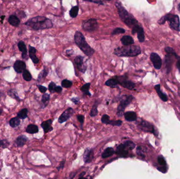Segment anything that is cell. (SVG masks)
Segmentation results:
<instances>
[{
    "mask_svg": "<svg viewBox=\"0 0 180 179\" xmlns=\"http://www.w3.org/2000/svg\"><path fill=\"white\" fill-rule=\"evenodd\" d=\"M24 24L36 31L51 28L53 26V24L51 20L42 16H38L30 18Z\"/></svg>",
    "mask_w": 180,
    "mask_h": 179,
    "instance_id": "cell-1",
    "label": "cell"
},
{
    "mask_svg": "<svg viewBox=\"0 0 180 179\" xmlns=\"http://www.w3.org/2000/svg\"><path fill=\"white\" fill-rule=\"evenodd\" d=\"M115 5L117 8L120 18L127 26L132 29L136 26L140 25L136 18H134L132 14L129 13L126 10L125 8L122 5V3L117 1L115 3Z\"/></svg>",
    "mask_w": 180,
    "mask_h": 179,
    "instance_id": "cell-2",
    "label": "cell"
},
{
    "mask_svg": "<svg viewBox=\"0 0 180 179\" xmlns=\"http://www.w3.org/2000/svg\"><path fill=\"white\" fill-rule=\"evenodd\" d=\"M141 53V49L139 46L129 45L118 47L114 50V54L119 57H135Z\"/></svg>",
    "mask_w": 180,
    "mask_h": 179,
    "instance_id": "cell-3",
    "label": "cell"
},
{
    "mask_svg": "<svg viewBox=\"0 0 180 179\" xmlns=\"http://www.w3.org/2000/svg\"><path fill=\"white\" fill-rule=\"evenodd\" d=\"M75 43L79 49L88 57H91L94 53V49H93L85 41V37L82 33L77 31L74 35Z\"/></svg>",
    "mask_w": 180,
    "mask_h": 179,
    "instance_id": "cell-4",
    "label": "cell"
},
{
    "mask_svg": "<svg viewBox=\"0 0 180 179\" xmlns=\"http://www.w3.org/2000/svg\"><path fill=\"white\" fill-rule=\"evenodd\" d=\"M135 147V144L131 141H126L119 144L116 150V154L122 158L129 156V151L132 150Z\"/></svg>",
    "mask_w": 180,
    "mask_h": 179,
    "instance_id": "cell-5",
    "label": "cell"
},
{
    "mask_svg": "<svg viewBox=\"0 0 180 179\" xmlns=\"http://www.w3.org/2000/svg\"><path fill=\"white\" fill-rule=\"evenodd\" d=\"M166 20L169 21L171 28L175 31L180 32V22L179 16L172 14H167L166 16L162 17V18L159 20L158 23L162 24L164 23Z\"/></svg>",
    "mask_w": 180,
    "mask_h": 179,
    "instance_id": "cell-6",
    "label": "cell"
},
{
    "mask_svg": "<svg viewBox=\"0 0 180 179\" xmlns=\"http://www.w3.org/2000/svg\"><path fill=\"white\" fill-rule=\"evenodd\" d=\"M134 97L132 95H124L121 97L120 105L117 108V116L118 117H122L124 115V112L126 107L131 103Z\"/></svg>",
    "mask_w": 180,
    "mask_h": 179,
    "instance_id": "cell-7",
    "label": "cell"
},
{
    "mask_svg": "<svg viewBox=\"0 0 180 179\" xmlns=\"http://www.w3.org/2000/svg\"><path fill=\"white\" fill-rule=\"evenodd\" d=\"M82 28L88 32H93L98 28V23L95 18H90L83 21Z\"/></svg>",
    "mask_w": 180,
    "mask_h": 179,
    "instance_id": "cell-8",
    "label": "cell"
},
{
    "mask_svg": "<svg viewBox=\"0 0 180 179\" xmlns=\"http://www.w3.org/2000/svg\"><path fill=\"white\" fill-rule=\"evenodd\" d=\"M137 127L142 131L145 132L153 133L155 136H157L158 133L156 132L152 124L144 120H140L137 123Z\"/></svg>",
    "mask_w": 180,
    "mask_h": 179,
    "instance_id": "cell-9",
    "label": "cell"
},
{
    "mask_svg": "<svg viewBox=\"0 0 180 179\" xmlns=\"http://www.w3.org/2000/svg\"><path fill=\"white\" fill-rule=\"evenodd\" d=\"M84 57L82 56H77L74 59V63L77 69L83 73H84L86 70V65L84 63Z\"/></svg>",
    "mask_w": 180,
    "mask_h": 179,
    "instance_id": "cell-10",
    "label": "cell"
},
{
    "mask_svg": "<svg viewBox=\"0 0 180 179\" xmlns=\"http://www.w3.org/2000/svg\"><path fill=\"white\" fill-rule=\"evenodd\" d=\"M137 34V39L140 43H143L145 40V35H144V30L141 25L137 26L132 29V34L134 35Z\"/></svg>",
    "mask_w": 180,
    "mask_h": 179,
    "instance_id": "cell-11",
    "label": "cell"
},
{
    "mask_svg": "<svg viewBox=\"0 0 180 179\" xmlns=\"http://www.w3.org/2000/svg\"><path fill=\"white\" fill-rule=\"evenodd\" d=\"M118 78L119 80V84L122 87L131 90H132L134 89L135 87V84L133 82L126 80L125 78H124V76L118 77Z\"/></svg>",
    "mask_w": 180,
    "mask_h": 179,
    "instance_id": "cell-12",
    "label": "cell"
},
{
    "mask_svg": "<svg viewBox=\"0 0 180 179\" xmlns=\"http://www.w3.org/2000/svg\"><path fill=\"white\" fill-rule=\"evenodd\" d=\"M74 113V110L72 108H68L67 109L65 110L63 113H62V115L60 116L58 121L60 123H64L67 121Z\"/></svg>",
    "mask_w": 180,
    "mask_h": 179,
    "instance_id": "cell-13",
    "label": "cell"
},
{
    "mask_svg": "<svg viewBox=\"0 0 180 179\" xmlns=\"http://www.w3.org/2000/svg\"><path fill=\"white\" fill-rule=\"evenodd\" d=\"M150 59L151 60L155 69H159L161 68L162 60L158 54L155 53H152L150 56Z\"/></svg>",
    "mask_w": 180,
    "mask_h": 179,
    "instance_id": "cell-14",
    "label": "cell"
},
{
    "mask_svg": "<svg viewBox=\"0 0 180 179\" xmlns=\"http://www.w3.org/2000/svg\"><path fill=\"white\" fill-rule=\"evenodd\" d=\"M157 162L159 165V167L157 168V169L159 171L162 173H166L167 171V164L164 158L162 156H159L157 158Z\"/></svg>",
    "mask_w": 180,
    "mask_h": 179,
    "instance_id": "cell-15",
    "label": "cell"
},
{
    "mask_svg": "<svg viewBox=\"0 0 180 179\" xmlns=\"http://www.w3.org/2000/svg\"><path fill=\"white\" fill-rule=\"evenodd\" d=\"M13 67L17 73L20 74L26 69V64L22 61L18 60L14 63Z\"/></svg>",
    "mask_w": 180,
    "mask_h": 179,
    "instance_id": "cell-16",
    "label": "cell"
},
{
    "mask_svg": "<svg viewBox=\"0 0 180 179\" xmlns=\"http://www.w3.org/2000/svg\"><path fill=\"white\" fill-rule=\"evenodd\" d=\"M93 158L94 153L92 149H90V148L86 149L83 156V160L84 162L86 163H90L92 162Z\"/></svg>",
    "mask_w": 180,
    "mask_h": 179,
    "instance_id": "cell-17",
    "label": "cell"
},
{
    "mask_svg": "<svg viewBox=\"0 0 180 179\" xmlns=\"http://www.w3.org/2000/svg\"><path fill=\"white\" fill-rule=\"evenodd\" d=\"M36 49L33 46H28V53L29 57L31 60L35 64H38L39 63V59L36 56Z\"/></svg>",
    "mask_w": 180,
    "mask_h": 179,
    "instance_id": "cell-18",
    "label": "cell"
},
{
    "mask_svg": "<svg viewBox=\"0 0 180 179\" xmlns=\"http://www.w3.org/2000/svg\"><path fill=\"white\" fill-rule=\"evenodd\" d=\"M52 123V120L51 119H49V120L44 121L42 123L41 125L42 128L43 129L44 133H47L53 130V128L51 126Z\"/></svg>",
    "mask_w": 180,
    "mask_h": 179,
    "instance_id": "cell-19",
    "label": "cell"
},
{
    "mask_svg": "<svg viewBox=\"0 0 180 179\" xmlns=\"http://www.w3.org/2000/svg\"><path fill=\"white\" fill-rule=\"evenodd\" d=\"M121 42L123 46L131 45L134 43V41L131 36L124 35L121 39Z\"/></svg>",
    "mask_w": 180,
    "mask_h": 179,
    "instance_id": "cell-20",
    "label": "cell"
},
{
    "mask_svg": "<svg viewBox=\"0 0 180 179\" xmlns=\"http://www.w3.org/2000/svg\"><path fill=\"white\" fill-rule=\"evenodd\" d=\"M18 46L19 51L22 52V58L23 59L26 58L28 51H27L26 44H24L23 41H20L18 44Z\"/></svg>",
    "mask_w": 180,
    "mask_h": 179,
    "instance_id": "cell-21",
    "label": "cell"
},
{
    "mask_svg": "<svg viewBox=\"0 0 180 179\" xmlns=\"http://www.w3.org/2000/svg\"><path fill=\"white\" fill-rule=\"evenodd\" d=\"M105 84L108 87H110L111 88H116V87H117L118 85L119 84V80H118V77L115 76V77H113L110 80H108L106 82Z\"/></svg>",
    "mask_w": 180,
    "mask_h": 179,
    "instance_id": "cell-22",
    "label": "cell"
},
{
    "mask_svg": "<svg viewBox=\"0 0 180 179\" xmlns=\"http://www.w3.org/2000/svg\"><path fill=\"white\" fill-rule=\"evenodd\" d=\"M8 22L11 25L14 27H18L20 24V20L18 16L14 15L10 16L8 19Z\"/></svg>",
    "mask_w": 180,
    "mask_h": 179,
    "instance_id": "cell-23",
    "label": "cell"
},
{
    "mask_svg": "<svg viewBox=\"0 0 180 179\" xmlns=\"http://www.w3.org/2000/svg\"><path fill=\"white\" fill-rule=\"evenodd\" d=\"M28 140V138L24 135H21L18 136L15 141V143L17 147H22L24 146L26 141Z\"/></svg>",
    "mask_w": 180,
    "mask_h": 179,
    "instance_id": "cell-24",
    "label": "cell"
},
{
    "mask_svg": "<svg viewBox=\"0 0 180 179\" xmlns=\"http://www.w3.org/2000/svg\"><path fill=\"white\" fill-rule=\"evenodd\" d=\"M124 118L126 121H134L137 119V115L134 111H128L124 113Z\"/></svg>",
    "mask_w": 180,
    "mask_h": 179,
    "instance_id": "cell-25",
    "label": "cell"
},
{
    "mask_svg": "<svg viewBox=\"0 0 180 179\" xmlns=\"http://www.w3.org/2000/svg\"><path fill=\"white\" fill-rule=\"evenodd\" d=\"M155 89L156 90L157 92V94L159 95V97L161 98V99L163 101H164V102L167 101V96L161 92V87H160V85L158 84L155 85Z\"/></svg>",
    "mask_w": 180,
    "mask_h": 179,
    "instance_id": "cell-26",
    "label": "cell"
},
{
    "mask_svg": "<svg viewBox=\"0 0 180 179\" xmlns=\"http://www.w3.org/2000/svg\"><path fill=\"white\" fill-rule=\"evenodd\" d=\"M26 132L30 134H35L39 132V128L35 125L30 124L28 125L27 128L26 129Z\"/></svg>",
    "mask_w": 180,
    "mask_h": 179,
    "instance_id": "cell-27",
    "label": "cell"
},
{
    "mask_svg": "<svg viewBox=\"0 0 180 179\" xmlns=\"http://www.w3.org/2000/svg\"><path fill=\"white\" fill-rule=\"evenodd\" d=\"M115 153V151L114 149L112 147H108L105 149L102 154V157L103 158H106L110 156H113V154Z\"/></svg>",
    "mask_w": 180,
    "mask_h": 179,
    "instance_id": "cell-28",
    "label": "cell"
},
{
    "mask_svg": "<svg viewBox=\"0 0 180 179\" xmlns=\"http://www.w3.org/2000/svg\"><path fill=\"white\" fill-rule=\"evenodd\" d=\"M20 123L21 121L20 120V118H18V117L12 118L9 121L10 125L12 128H16V127H18L20 125Z\"/></svg>",
    "mask_w": 180,
    "mask_h": 179,
    "instance_id": "cell-29",
    "label": "cell"
},
{
    "mask_svg": "<svg viewBox=\"0 0 180 179\" xmlns=\"http://www.w3.org/2000/svg\"><path fill=\"white\" fill-rule=\"evenodd\" d=\"M99 104V100H96L95 102H94V105L93 106L92 109L91 110V113H90V115L91 117H95V116L98 115V106Z\"/></svg>",
    "mask_w": 180,
    "mask_h": 179,
    "instance_id": "cell-30",
    "label": "cell"
},
{
    "mask_svg": "<svg viewBox=\"0 0 180 179\" xmlns=\"http://www.w3.org/2000/svg\"><path fill=\"white\" fill-rule=\"evenodd\" d=\"M28 109L24 108L18 113L17 117L21 119H25L28 117Z\"/></svg>",
    "mask_w": 180,
    "mask_h": 179,
    "instance_id": "cell-31",
    "label": "cell"
},
{
    "mask_svg": "<svg viewBox=\"0 0 180 179\" xmlns=\"http://www.w3.org/2000/svg\"><path fill=\"white\" fill-rule=\"evenodd\" d=\"M8 94L10 97L15 99L17 101H18V102L21 101V99L18 96V94L16 90H10L8 92Z\"/></svg>",
    "mask_w": 180,
    "mask_h": 179,
    "instance_id": "cell-32",
    "label": "cell"
},
{
    "mask_svg": "<svg viewBox=\"0 0 180 179\" xmlns=\"http://www.w3.org/2000/svg\"><path fill=\"white\" fill-rule=\"evenodd\" d=\"M79 10V8L77 5L72 7L69 11V16L72 18H75L78 15Z\"/></svg>",
    "mask_w": 180,
    "mask_h": 179,
    "instance_id": "cell-33",
    "label": "cell"
},
{
    "mask_svg": "<svg viewBox=\"0 0 180 179\" xmlns=\"http://www.w3.org/2000/svg\"><path fill=\"white\" fill-rule=\"evenodd\" d=\"M90 85L91 84L88 82L85 84L81 88V90L82 92L85 95H88L89 96H91V94L89 92V89H90Z\"/></svg>",
    "mask_w": 180,
    "mask_h": 179,
    "instance_id": "cell-34",
    "label": "cell"
},
{
    "mask_svg": "<svg viewBox=\"0 0 180 179\" xmlns=\"http://www.w3.org/2000/svg\"><path fill=\"white\" fill-rule=\"evenodd\" d=\"M50 95L46 93H44L42 97V102L44 105V107H45L47 106V105L49 104V100H50Z\"/></svg>",
    "mask_w": 180,
    "mask_h": 179,
    "instance_id": "cell-35",
    "label": "cell"
},
{
    "mask_svg": "<svg viewBox=\"0 0 180 179\" xmlns=\"http://www.w3.org/2000/svg\"><path fill=\"white\" fill-rule=\"evenodd\" d=\"M22 75H23L24 80L26 81L30 82L32 80V75H31V73L28 70L26 69L23 71Z\"/></svg>",
    "mask_w": 180,
    "mask_h": 179,
    "instance_id": "cell-36",
    "label": "cell"
},
{
    "mask_svg": "<svg viewBox=\"0 0 180 179\" xmlns=\"http://www.w3.org/2000/svg\"><path fill=\"white\" fill-rule=\"evenodd\" d=\"M48 72H49V70L46 68H44L43 70H42L41 72L39 74L38 79V80L41 81L42 79L45 78L48 74Z\"/></svg>",
    "mask_w": 180,
    "mask_h": 179,
    "instance_id": "cell-37",
    "label": "cell"
},
{
    "mask_svg": "<svg viewBox=\"0 0 180 179\" xmlns=\"http://www.w3.org/2000/svg\"><path fill=\"white\" fill-rule=\"evenodd\" d=\"M125 33V30L124 28L117 27L113 30V32L111 33V35H118L120 34H124Z\"/></svg>",
    "mask_w": 180,
    "mask_h": 179,
    "instance_id": "cell-38",
    "label": "cell"
},
{
    "mask_svg": "<svg viewBox=\"0 0 180 179\" xmlns=\"http://www.w3.org/2000/svg\"><path fill=\"white\" fill-rule=\"evenodd\" d=\"M61 85H62V87L68 88L72 86V82L69 80H63L61 82Z\"/></svg>",
    "mask_w": 180,
    "mask_h": 179,
    "instance_id": "cell-39",
    "label": "cell"
},
{
    "mask_svg": "<svg viewBox=\"0 0 180 179\" xmlns=\"http://www.w3.org/2000/svg\"><path fill=\"white\" fill-rule=\"evenodd\" d=\"M110 121V117L108 115H104L102 116L101 118V122L103 123L108 125V124H109Z\"/></svg>",
    "mask_w": 180,
    "mask_h": 179,
    "instance_id": "cell-40",
    "label": "cell"
},
{
    "mask_svg": "<svg viewBox=\"0 0 180 179\" xmlns=\"http://www.w3.org/2000/svg\"><path fill=\"white\" fill-rule=\"evenodd\" d=\"M10 144L9 142L6 140H0V147L3 149L8 148Z\"/></svg>",
    "mask_w": 180,
    "mask_h": 179,
    "instance_id": "cell-41",
    "label": "cell"
},
{
    "mask_svg": "<svg viewBox=\"0 0 180 179\" xmlns=\"http://www.w3.org/2000/svg\"><path fill=\"white\" fill-rule=\"evenodd\" d=\"M57 87L56 84L54 83V82H51L49 85V90L51 93H54L55 92V90Z\"/></svg>",
    "mask_w": 180,
    "mask_h": 179,
    "instance_id": "cell-42",
    "label": "cell"
},
{
    "mask_svg": "<svg viewBox=\"0 0 180 179\" xmlns=\"http://www.w3.org/2000/svg\"><path fill=\"white\" fill-rule=\"evenodd\" d=\"M122 123V121L120 120H110L109 125H113V126H120Z\"/></svg>",
    "mask_w": 180,
    "mask_h": 179,
    "instance_id": "cell-43",
    "label": "cell"
},
{
    "mask_svg": "<svg viewBox=\"0 0 180 179\" xmlns=\"http://www.w3.org/2000/svg\"><path fill=\"white\" fill-rule=\"evenodd\" d=\"M143 148L142 147H138L137 148V150H136V154L139 156L141 157V158H144L145 156H144L143 152Z\"/></svg>",
    "mask_w": 180,
    "mask_h": 179,
    "instance_id": "cell-44",
    "label": "cell"
},
{
    "mask_svg": "<svg viewBox=\"0 0 180 179\" xmlns=\"http://www.w3.org/2000/svg\"><path fill=\"white\" fill-rule=\"evenodd\" d=\"M84 1H86L89 2L94 3L95 4H98L99 5H103V3L101 0H83Z\"/></svg>",
    "mask_w": 180,
    "mask_h": 179,
    "instance_id": "cell-45",
    "label": "cell"
},
{
    "mask_svg": "<svg viewBox=\"0 0 180 179\" xmlns=\"http://www.w3.org/2000/svg\"><path fill=\"white\" fill-rule=\"evenodd\" d=\"M37 86L38 87V88H39V90L40 91V92H41V93H43V94L45 93L46 90H47L46 87H44L43 86L40 85H38Z\"/></svg>",
    "mask_w": 180,
    "mask_h": 179,
    "instance_id": "cell-46",
    "label": "cell"
},
{
    "mask_svg": "<svg viewBox=\"0 0 180 179\" xmlns=\"http://www.w3.org/2000/svg\"><path fill=\"white\" fill-rule=\"evenodd\" d=\"M77 120H79V121L81 123V125L82 127L83 124L84 123V116L83 115H77Z\"/></svg>",
    "mask_w": 180,
    "mask_h": 179,
    "instance_id": "cell-47",
    "label": "cell"
},
{
    "mask_svg": "<svg viewBox=\"0 0 180 179\" xmlns=\"http://www.w3.org/2000/svg\"><path fill=\"white\" fill-rule=\"evenodd\" d=\"M64 164L65 161H61L60 162V163L59 166L57 167V170L59 171L61 170H62V169H63L64 167Z\"/></svg>",
    "mask_w": 180,
    "mask_h": 179,
    "instance_id": "cell-48",
    "label": "cell"
},
{
    "mask_svg": "<svg viewBox=\"0 0 180 179\" xmlns=\"http://www.w3.org/2000/svg\"><path fill=\"white\" fill-rule=\"evenodd\" d=\"M175 57L177 58V60H178L177 63H176V66H177V68H178L180 73V57L178 56L176 54H175Z\"/></svg>",
    "mask_w": 180,
    "mask_h": 179,
    "instance_id": "cell-49",
    "label": "cell"
},
{
    "mask_svg": "<svg viewBox=\"0 0 180 179\" xmlns=\"http://www.w3.org/2000/svg\"><path fill=\"white\" fill-rule=\"evenodd\" d=\"M71 100H72V101L75 104H77L80 102V99H79V98L77 97L72 98Z\"/></svg>",
    "mask_w": 180,
    "mask_h": 179,
    "instance_id": "cell-50",
    "label": "cell"
},
{
    "mask_svg": "<svg viewBox=\"0 0 180 179\" xmlns=\"http://www.w3.org/2000/svg\"><path fill=\"white\" fill-rule=\"evenodd\" d=\"M62 87L58 86H57L56 88H55V92H57V93H61V92H62Z\"/></svg>",
    "mask_w": 180,
    "mask_h": 179,
    "instance_id": "cell-51",
    "label": "cell"
},
{
    "mask_svg": "<svg viewBox=\"0 0 180 179\" xmlns=\"http://www.w3.org/2000/svg\"><path fill=\"white\" fill-rule=\"evenodd\" d=\"M73 53H74V51H73L72 49H69L66 51V54H67L68 56H71Z\"/></svg>",
    "mask_w": 180,
    "mask_h": 179,
    "instance_id": "cell-52",
    "label": "cell"
},
{
    "mask_svg": "<svg viewBox=\"0 0 180 179\" xmlns=\"http://www.w3.org/2000/svg\"><path fill=\"white\" fill-rule=\"evenodd\" d=\"M85 173H86V172H82V173H81L79 175V178H80H80H83V176L85 175Z\"/></svg>",
    "mask_w": 180,
    "mask_h": 179,
    "instance_id": "cell-53",
    "label": "cell"
},
{
    "mask_svg": "<svg viewBox=\"0 0 180 179\" xmlns=\"http://www.w3.org/2000/svg\"><path fill=\"white\" fill-rule=\"evenodd\" d=\"M3 95H4L3 92H1V91H0V101H1V99H2V96H3Z\"/></svg>",
    "mask_w": 180,
    "mask_h": 179,
    "instance_id": "cell-54",
    "label": "cell"
},
{
    "mask_svg": "<svg viewBox=\"0 0 180 179\" xmlns=\"http://www.w3.org/2000/svg\"><path fill=\"white\" fill-rule=\"evenodd\" d=\"M3 111V110L2 108L0 107V115H1L2 114Z\"/></svg>",
    "mask_w": 180,
    "mask_h": 179,
    "instance_id": "cell-55",
    "label": "cell"
},
{
    "mask_svg": "<svg viewBox=\"0 0 180 179\" xmlns=\"http://www.w3.org/2000/svg\"><path fill=\"white\" fill-rule=\"evenodd\" d=\"M4 18H5V16H1V19H2V21H1V23H3L2 20H3L4 19Z\"/></svg>",
    "mask_w": 180,
    "mask_h": 179,
    "instance_id": "cell-56",
    "label": "cell"
},
{
    "mask_svg": "<svg viewBox=\"0 0 180 179\" xmlns=\"http://www.w3.org/2000/svg\"><path fill=\"white\" fill-rule=\"evenodd\" d=\"M106 1H112V0H106Z\"/></svg>",
    "mask_w": 180,
    "mask_h": 179,
    "instance_id": "cell-57",
    "label": "cell"
}]
</instances>
